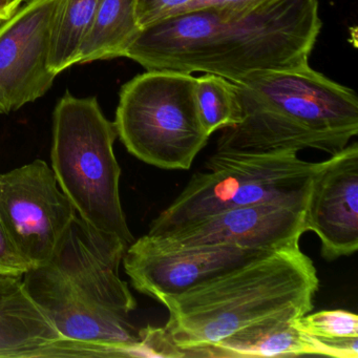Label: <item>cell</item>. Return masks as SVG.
<instances>
[{"label":"cell","instance_id":"cell-17","mask_svg":"<svg viewBox=\"0 0 358 358\" xmlns=\"http://www.w3.org/2000/svg\"><path fill=\"white\" fill-rule=\"evenodd\" d=\"M194 100L201 122L209 136L242 120L238 87L224 77L205 74L196 78Z\"/></svg>","mask_w":358,"mask_h":358},{"label":"cell","instance_id":"cell-24","mask_svg":"<svg viewBox=\"0 0 358 358\" xmlns=\"http://www.w3.org/2000/svg\"><path fill=\"white\" fill-rule=\"evenodd\" d=\"M27 1H29V0H26V3H27Z\"/></svg>","mask_w":358,"mask_h":358},{"label":"cell","instance_id":"cell-6","mask_svg":"<svg viewBox=\"0 0 358 358\" xmlns=\"http://www.w3.org/2000/svg\"><path fill=\"white\" fill-rule=\"evenodd\" d=\"M322 162L297 154L244 155L215 152L204 171L190 178L175 200L150 223L146 236H160L226 209L261 203L306 206Z\"/></svg>","mask_w":358,"mask_h":358},{"label":"cell","instance_id":"cell-18","mask_svg":"<svg viewBox=\"0 0 358 358\" xmlns=\"http://www.w3.org/2000/svg\"><path fill=\"white\" fill-rule=\"evenodd\" d=\"M301 330L320 341L358 337V316L347 310H322L295 318Z\"/></svg>","mask_w":358,"mask_h":358},{"label":"cell","instance_id":"cell-14","mask_svg":"<svg viewBox=\"0 0 358 358\" xmlns=\"http://www.w3.org/2000/svg\"><path fill=\"white\" fill-rule=\"evenodd\" d=\"M295 316H272L236 331L215 345L185 350V357L246 358L332 356L327 345L299 329Z\"/></svg>","mask_w":358,"mask_h":358},{"label":"cell","instance_id":"cell-4","mask_svg":"<svg viewBox=\"0 0 358 358\" xmlns=\"http://www.w3.org/2000/svg\"><path fill=\"white\" fill-rule=\"evenodd\" d=\"M318 288L313 262L296 246L262 253L159 301L169 310L165 329L185 351L272 316L301 317L313 309Z\"/></svg>","mask_w":358,"mask_h":358},{"label":"cell","instance_id":"cell-21","mask_svg":"<svg viewBox=\"0 0 358 358\" xmlns=\"http://www.w3.org/2000/svg\"><path fill=\"white\" fill-rule=\"evenodd\" d=\"M33 267L34 265L18 250L0 222V273L24 275Z\"/></svg>","mask_w":358,"mask_h":358},{"label":"cell","instance_id":"cell-2","mask_svg":"<svg viewBox=\"0 0 358 358\" xmlns=\"http://www.w3.org/2000/svg\"><path fill=\"white\" fill-rule=\"evenodd\" d=\"M127 248L76 215L49 261L24 275L29 294L85 357H135L137 301L119 274Z\"/></svg>","mask_w":358,"mask_h":358},{"label":"cell","instance_id":"cell-12","mask_svg":"<svg viewBox=\"0 0 358 358\" xmlns=\"http://www.w3.org/2000/svg\"><path fill=\"white\" fill-rule=\"evenodd\" d=\"M305 231H313L324 259L334 261L358 249V144L324 161L314 177L303 215Z\"/></svg>","mask_w":358,"mask_h":358},{"label":"cell","instance_id":"cell-19","mask_svg":"<svg viewBox=\"0 0 358 358\" xmlns=\"http://www.w3.org/2000/svg\"><path fill=\"white\" fill-rule=\"evenodd\" d=\"M140 341L135 348V357L183 358L185 352L176 343L164 328L146 326L139 330Z\"/></svg>","mask_w":358,"mask_h":358},{"label":"cell","instance_id":"cell-13","mask_svg":"<svg viewBox=\"0 0 358 358\" xmlns=\"http://www.w3.org/2000/svg\"><path fill=\"white\" fill-rule=\"evenodd\" d=\"M85 357L64 338L24 285V275L0 273V358Z\"/></svg>","mask_w":358,"mask_h":358},{"label":"cell","instance_id":"cell-8","mask_svg":"<svg viewBox=\"0 0 358 358\" xmlns=\"http://www.w3.org/2000/svg\"><path fill=\"white\" fill-rule=\"evenodd\" d=\"M76 215L45 161L0 173V222L34 267L49 261Z\"/></svg>","mask_w":358,"mask_h":358},{"label":"cell","instance_id":"cell-20","mask_svg":"<svg viewBox=\"0 0 358 358\" xmlns=\"http://www.w3.org/2000/svg\"><path fill=\"white\" fill-rule=\"evenodd\" d=\"M192 0H136L138 22L142 30L175 15Z\"/></svg>","mask_w":358,"mask_h":358},{"label":"cell","instance_id":"cell-9","mask_svg":"<svg viewBox=\"0 0 358 358\" xmlns=\"http://www.w3.org/2000/svg\"><path fill=\"white\" fill-rule=\"evenodd\" d=\"M57 3L29 0L0 24V114L36 101L53 85L50 43Z\"/></svg>","mask_w":358,"mask_h":358},{"label":"cell","instance_id":"cell-5","mask_svg":"<svg viewBox=\"0 0 358 358\" xmlns=\"http://www.w3.org/2000/svg\"><path fill=\"white\" fill-rule=\"evenodd\" d=\"M117 137L97 98L66 92L56 104L51 162L59 187L83 221L129 246L135 238L121 204Z\"/></svg>","mask_w":358,"mask_h":358},{"label":"cell","instance_id":"cell-1","mask_svg":"<svg viewBox=\"0 0 358 358\" xmlns=\"http://www.w3.org/2000/svg\"><path fill=\"white\" fill-rule=\"evenodd\" d=\"M320 29L317 0H275L242 15L200 8L143 29L125 57L146 71L201 72L238 85L309 64Z\"/></svg>","mask_w":358,"mask_h":358},{"label":"cell","instance_id":"cell-7","mask_svg":"<svg viewBox=\"0 0 358 358\" xmlns=\"http://www.w3.org/2000/svg\"><path fill=\"white\" fill-rule=\"evenodd\" d=\"M196 77L150 70L123 85L115 127L127 152L169 171H187L210 136L194 100Z\"/></svg>","mask_w":358,"mask_h":358},{"label":"cell","instance_id":"cell-22","mask_svg":"<svg viewBox=\"0 0 358 358\" xmlns=\"http://www.w3.org/2000/svg\"><path fill=\"white\" fill-rule=\"evenodd\" d=\"M273 1L275 0H192V3L182 8L178 13L187 11V10L200 9V8H213L225 13L242 15V14L251 13Z\"/></svg>","mask_w":358,"mask_h":358},{"label":"cell","instance_id":"cell-11","mask_svg":"<svg viewBox=\"0 0 358 358\" xmlns=\"http://www.w3.org/2000/svg\"><path fill=\"white\" fill-rule=\"evenodd\" d=\"M267 250L231 244L159 248L140 238L123 257L131 286L142 294L160 301L210 280Z\"/></svg>","mask_w":358,"mask_h":358},{"label":"cell","instance_id":"cell-3","mask_svg":"<svg viewBox=\"0 0 358 358\" xmlns=\"http://www.w3.org/2000/svg\"><path fill=\"white\" fill-rule=\"evenodd\" d=\"M236 85L242 120L223 129L217 152L297 154L311 148L332 156L357 136L355 92L309 64L257 73Z\"/></svg>","mask_w":358,"mask_h":358},{"label":"cell","instance_id":"cell-10","mask_svg":"<svg viewBox=\"0 0 358 358\" xmlns=\"http://www.w3.org/2000/svg\"><path fill=\"white\" fill-rule=\"evenodd\" d=\"M306 206L261 203L226 209L160 236H143L159 248L231 244L273 251L299 246L305 234Z\"/></svg>","mask_w":358,"mask_h":358},{"label":"cell","instance_id":"cell-23","mask_svg":"<svg viewBox=\"0 0 358 358\" xmlns=\"http://www.w3.org/2000/svg\"><path fill=\"white\" fill-rule=\"evenodd\" d=\"M26 0H0V24L9 20Z\"/></svg>","mask_w":358,"mask_h":358},{"label":"cell","instance_id":"cell-16","mask_svg":"<svg viewBox=\"0 0 358 358\" xmlns=\"http://www.w3.org/2000/svg\"><path fill=\"white\" fill-rule=\"evenodd\" d=\"M100 0H58L52 24L49 66L54 75L76 64Z\"/></svg>","mask_w":358,"mask_h":358},{"label":"cell","instance_id":"cell-15","mask_svg":"<svg viewBox=\"0 0 358 358\" xmlns=\"http://www.w3.org/2000/svg\"><path fill=\"white\" fill-rule=\"evenodd\" d=\"M141 30L136 0H100L76 64L125 57Z\"/></svg>","mask_w":358,"mask_h":358}]
</instances>
